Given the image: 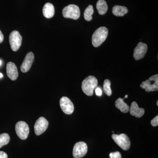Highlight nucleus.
Instances as JSON below:
<instances>
[{
  "label": "nucleus",
  "instance_id": "5701e85b",
  "mask_svg": "<svg viewBox=\"0 0 158 158\" xmlns=\"http://www.w3.org/2000/svg\"><path fill=\"white\" fill-rule=\"evenodd\" d=\"M151 124L153 127H156L158 125V116H156L153 118L151 121Z\"/></svg>",
  "mask_w": 158,
  "mask_h": 158
},
{
  "label": "nucleus",
  "instance_id": "f3484780",
  "mask_svg": "<svg viewBox=\"0 0 158 158\" xmlns=\"http://www.w3.org/2000/svg\"><path fill=\"white\" fill-rule=\"evenodd\" d=\"M128 10L125 6H115L113 7V14L116 16H123L127 13Z\"/></svg>",
  "mask_w": 158,
  "mask_h": 158
},
{
  "label": "nucleus",
  "instance_id": "f257e3e1",
  "mask_svg": "<svg viewBox=\"0 0 158 158\" xmlns=\"http://www.w3.org/2000/svg\"><path fill=\"white\" fill-rule=\"evenodd\" d=\"M108 35V30L106 27H101L95 31L92 37V44L94 47H98L103 43Z\"/></svg>",
  "mask_w": 158,
  "mask_h": 158
},
{
  "label": "nucleus",
  "instance_id": "4468645a",
  "mask_svg": "<svg viewBox=\"0 0 158 158\" xmlns=\"http://www.w3.org/2000/svg\"><path fill=\"white\" fill-rule=\"evenodd\" d=\"M130 113L132 116H135L137 118H140L144 115V110L143 108H140L135 102H133L130 108Z\"/></svg>",
  "mask_w": 158,
  "mask_h": 158
},
{
  "label": "nucleus",
  "instance_id": "c85d7f7f",
  "mask_svg": "<svg viewBox=\"0 0 158 158\" xmlns=\"http://www.w3.org/2000/svg\"><path fill=\"white\" fill-rule=\"evenodd\" d=\"M1 64H2V61H1V60H0V65H1Z\"/></svg>",
  "mask_w": 158,
  "mask_h": 158
},
{
  "label": "nucleus",
  "instance_id": "6ab92c4d",
  "mask_svg": "<svg viewBox=\"0 0 158 158\" xmlns=\"http://www.w3.org/2000/svg\"><path fill=\"white\" fill-rule=\"evenodd\" d=\"M94 13L93 7L91 5H89L86 8L84 12V17L87 21H90L92 19V15Z\"/></svg>",
  "mask_w": 158,
  "mask_h": 158
},
{
  "label": "nucleus",
  "instance_id": "b1692460",
  "mask_svg": "<svg viewBox=\"0 0 158 158\" xmlns=\"http://www.w3.org/2000/svg\"><path fill=\"white\" fill-rule=\"evenodd\" d=\"M95 93L97 96H101L102 95V90L100 88H97L95 90Z\"/></svg>",
  "mask_w": 158,
  "mask_h": 158
},
{
  "label": "nucleus",
  "instance_id": "9b49d317",
  "mask_svg": "<svg viewBox=\"0 0 158 158\" xmlns=\"http://www.w3.org/2000/svg\"><path fill=\"white\" fill-rule=\"evenodd\" d=\"M148 46L146 44L139 42L135 48L134 52V57L136 60H139L144 58L146 53Z\"/></svg>",
  "mask_w": 158,
  "mask_h": 158
},
{
  "label": "nucleus",
  "instance_id": "393cba45",
  "mask_svg": "<svg viewBox=\"0 0 158 158\" xmlns=\"http://www.w3.org/2000/svg\"><path fill=\"white\" fill-rule=\"evenodd\" d=\"M0 158H8V155L3 151H0Z\"/></svg>",
  "mask_w": 158,
  "mask_h": 158
},
{
  "label": "nucleus",
  "instance_id": "7ed1b4c3",
  "mask_svg": "<svg viewBox=\"0 0 158 158\" xmlns=\"http://www.w3.org/2000/svg\"><path fill=\"white\" fill-rule=\"evenodd\" d=\"M140 87L147 92L158 90V75L156 74L149 77L148 80L142 82Z\"/></svg>",
  "mask_w": 158,
  "mask_h": 158
},
{
  "label": "nucleus",
  "instance_id": "ddd939ff",
  "mask_svg": "<svg viewBox=\"0 0 158 158\" xmlns=\"http://www.w3.org/2000/svg\"><path fill=\"white\" fill-rule=\"evenodd\" d=\"M6 72L7 76L12 81H15L17 79L18 71L16 65L13 62H8L6 67Z\"/></svg>",
  "mask_w": 158,
  "mask_h": 158
},
{
  "label": "nucleus",
  "instance_id": "f03ea898",
  "mask_svg": "<svg viewBox=\"0 0 158 158\" xmlns=\"http://www.w3.org/2000/svg\"><path fill=\"white\" fill-rule=\"evenodd\" d=\"M98 85V80L95 77L90 76L85 79L82 83V89L88 96H92L94 90Z\"/></svg>",
  "mask_w": 158,
  "mask_h": 158
},
{
  "label": "nucleus",
  "instance_id": "1a4fd4ad",
  "mask_svg": "<svg viewBox=\"0 0 158 158\" xmlns=\"http://www.w3.org/2000/svg\"><path fill=\"white\" fill-rule=\"evenodd\" d=\"M49 123L44 117H40L36 121L34 125V132L37 136L45 131L48 127Z\"/></svg>",
  "mask_w": 158,
  "mask_h": 158
},
{
  "label": "nucleus",
  "instance_id": "39448f33",
  "mask_svg": "<svg viewBox=\"0 0 158 158\" xmlns=\"http://www.w3.org/2000/svg\"><path fill=\"white\" fill-rule=\"evenodd\" d=\"M112 138L117 145L123 150L127 151L129 149L131 146V141L127 135L121 134L119 135L113 134Z\"/></svg>",
  "mask_w": 158,
  "mask_h": 158
},
{
  "label": "nucleus",
  "instance_id": "423d86ee",
  "mask_svg": "<svg viewBox=\"0 0 158 158\" xmlns=\"http://www.w3.org/2000/svg\"><path fill=\"white\" fill-rule=\"evenodd\" d=\"M15 129L17 136L22 140H25L28 137L30 129L25 122H18L15 125Z\"/></svg>",
  "mask_w": 158,
  "mask_h": 158
},
{
  "label": "nucleus",
  "instance_id": "c756f323",
  "mask_svg": "<svg viewBox=\"0 0 158 158\" xmlns=\"http://www.w3.org/2000/svg\"><path fill=\"white\" fill-rule=\"evenodd\" d=\"M157 106H158V101H157Z\"/></svg>",
  "mask_w": 158,
  "mask_h": 158
},
{
  "label": "nucleus",
  "instance_id": "9d476101",
  "mask_svg": "<svg viewBox=\"0 0 158 158\" xmlns=\"http://www.w3.org/2000/svg\"><path fill=\"white\" fill-rule=\"evenodd\" d=\"M60 106L62 111L65 114L70 115L73 113L74 107L71 101L66 97H62L60 99Z\"/></svg>",
  "mask_w": 158,
  "mask_h": 158
},
{
  "label": "nucleus",
  "instance_id": "a878e982",
  "mask_svg": "<svg viewBox=\"0 0 158 158\" xmlns=\"http://www.w3.org/2000/svg\"><path fill=\"white\" fill-rule=\"evenodd\" d=\"M3 40H4V35L2 31H0V43L2 42Z\"/></svg>",
  "mask_w": 158,
  "mask_h": 158
},
{
  "label": "nucleus",
  "instance_id": "dca6fc26",
  "mask_svg": "<svg viewBox=\"0 0 158 158\" xmlns=\"http://www.w3.org/2000/svg\"><path fill=\"white\" fill-rule=\"evenodd\" d=\"M115 106L122 113H127L130 111V107L127 104L125 103L124 98H118L115 102Z\"/></svg>",
  "mask_w": 158,
  "mask_h": 158
},
{
  "label": "nucleus",
  "instance_id": "6e6552de",
  "mask_svg": "<svg viewBox=\"0 0 158 158\" xmlns=\"http://www.w3.org/2000/svg\"><path fill=\"white\" fill-rule=\"evenodd\" d=\"M88 152V146L85 142L80 141L75 144L73 155L75 158H81L85 156Z\"/></svg>",
  "mask_w": 158,
  "mask_h": 158
},
{
  "label": "nucleus",
  "instance_id": "2eb2a0df",
  "mask_svg": "<svg viewBox=\"0 0 158 158\" xmlns=\"http://www.w3.org/2000/svg\"><path fill=\"white\" fill-rule=\"evenodd\" d=\"M43 13L44 17L50 19L53 17L55 15V8L53 5L50 3H47L44 6Z\"/></svg>",
  "mask_w": 158,
  "mask_h": 158
},
{
  "label": "nucleus",
  "instance_id": "cd10ccee",
  "mask_svg": "<svg viewBox=\"0 0 158 158\" xmlns=\"http://www.w3.org/2000/svg\"><path fill=\"white\" fill-rule=\"evenodd\" d=\"M127 97H128V95H126L125 96L124 98H127Z\"/></svg>",
  "mask_w": 158,
  "mask_h": 158
},
{
  "label": "nucleus",
  "instance_id": "0eeeda50",
  "mask_svg": "<svg viewBox=\"0 0 158 158\" xmlns=\"http://www.w3.org/2000/svg\"><path fill=\"white\" fill-rule=\"evenodd\" d=\"M9 40L11 50L14 52L18 50L22 41V37L19 32L16 31H12L9 35Z\"/></svg>",
  "mask_w": 158,
  "mask_h": 158
},
{
  "label": "nucleus",
  "instance_id": "20e7f679",
  "mask_svg": "<svg viewBox=\"0 0 158 158\" xmlns=\"http://www.w3.org/2000/svg\"><path fill=\"white\" fill-rule=\"evenodd\" d=\"M80 10L77 6L75 5H69L66 6L62 10L63 17L77 20L80 16Z\"/></svg>",
  "mask_w": 158,
  "mask_h": 158
},
{
  "label": "nucleus",
  "instance_id": "4be33fe9",
  "mask_svg": "<svg viewBox=\"0 0 158 158\" xmlns=\"http://www.w3.org/2000/svg\"><path fill=\"white\" fill-rule=\"evenodd\" d=\"M110 158H121V153L119 152L110 153Z\"/></svg>",
  "mask_w": 158,
  "mask_h": 158
},
{
  "label": "nucleus",
  "instance_id": "aec40b11",
  "mask_svg": "<svg viewBox=\"0 0 158 158\" xmlns=\"http://www.w3.org/2000/svg\"><path fill=\"white\" fill-rule=\"evenodd\" d=\"M10 136L7 133H3L0 135V148L3 146L7 145L10 141Z\"/></svg>",
  "mask_w": 158,
  "mask_h": 158
},
{
  "label": "nucleus",
  "instance_id": "bb28decb",
  "mask_svg": "<svg viewBox=\"0 0 158 158\" xmlns=\"http://www.w3.org/2000/svg\"><path fill=\"white\" fill-rule=\"evenodd\" d=\"M3 77V75L1 73H0V78H2Z\"/></svg>",
  "mask_w": 158,
  "mask_h": 158
},
{
  "label": "nucleus",
  "instance_id": "412c9836",
  "mask_svg": "<svg viewBox=\"0 0 158 158\" xmlns=\"http://www.w3.org/2000/svg\"><path fill=\"white\" fill-rule=\"evenodd\" d=\"M103 89L105 93L108 96H111L112 91L111 88V82L108 79L105 80L103 83Z\"/></svg>",
  "mask_w": 158,
  "mask_h": 158
},
{
  "label": "nucleus",
  "instance_id": "f8f14e48",
  "mask_svg": "<svg viewBox=\"0 0 158 158\" xmlns=\"http://www.w3.org/2000/svg\"><path fill=\"white\" fill-rule=\"evenodd\" d=\"M34 60V54L32 52L28 53L25 58L21 65V71L23 73H26L31 69V66Z\"/></svg>",
  "mask_w": 158,
  "mask_h": 158
},
{
  "label": "nucleus",
  "instance_id": "a211bd4d",
  "mask_svg": "<svg viewBox=\"0 0 158 158\" xmlns=\"http://www.w3.org/2000/svg\"><path fill=\"white\" fill-rule=\"evenodd\" d=\"M96 8L98 13L103 15L106 13L108 10V6L105 0H98L97 2Z\"/></svg>",
  "mask_w": 158,
  "mask_h": 158
}]
</instances>
